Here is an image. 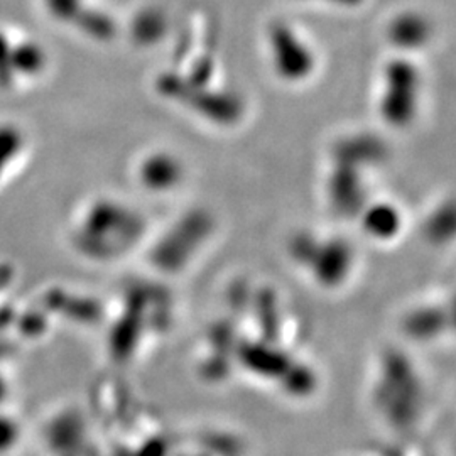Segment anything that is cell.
<instances>
[{"instance_id": "obj_1", "label": "cell", "mask_w": 456, "mask_h": 456, "mask_svg": "<svg viewBox=\"0 0 456 456\" xmlns=\"http://www.w3.org/2000/svg\"><path fill=\"white\" fill-rule=\"evenodd\" d=\"M421 73L406 58L389 61L382 73L379 110L387 124L406 127L418 114L421 100Z\"/></svg>"}, {"instance_id": "obj_2", "label": "cell", "mask_w": 456, "mask_h": 456, "mask_svg": "<svg viewBox=\"0 0 456 456\" xmlns=\"http://www.w3.org/2000/svg\"><path fill=\"white\" fill-rule=\"evenodd\" d=\"M271 63L284 82H305L316 68V58L308 41L286 22H277L269 29Z\"/></svg>"}, {"instance_id": "obj_3", "label": "cell", "mask_w": 456, "mask_h": 456, "mask_svg": "<svg viewBox=\"0 0 456 456\" xmlns=\"http://www.w3.org/2000/svg\"><path fill=\"white\" fill-rule=\"evenodd\" d=\"M159 90L166 97L175 98L176 102L193 107L198 114L213 117V118H232L239 114V100L232 95L215 94L203 86H190L181 82L176 75H167L159 82Z\"/></svg>"}, {"instance_id": "obj_4", "label": "cell", "mask_w": 456, "mask_h": 456, "mask_svg": "<svg viewBox=\"0 0 456 456\" xmlns=\"http://www.w3.org/2000/svg\"><path fill=\"white\" fill-rule=\"evenodd\" d=\"M431 28L428 19L414 12H406L395 17L389 28V39L397 46L404 49H419L429 41Z\"/></svg>"}, {"instance_id": "obj_5", "label": "cell", "mask_w": 456, "mask_h": 456, "mask_svg": "<svg viewBox=\"0 0 456 456\" xmlns=\"http://www.w3.org/2000/svg\"><path fill=\"white\" fill-rule=\"evenodd\" d=\"M305 2H326L330 5H337V7H359L360 4H363V0H305Z\"/></svg>"}]
</instances>
